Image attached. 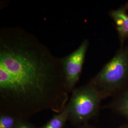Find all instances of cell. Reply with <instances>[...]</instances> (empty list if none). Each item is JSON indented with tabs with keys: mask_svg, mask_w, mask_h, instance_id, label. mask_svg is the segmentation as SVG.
Here are the masks:
<instances>
[{
	"mask_svg": "<svg viewBox=\"0 0 128 128\" xmlns=\"http://www.w3.org/2000/svg\"><path fill=\"white\" fill-rule=\"evenodd\" d=\"M69 92L61 58L22 28H0V112L22 120L45 110L58 114Z\"/></svg>",
	"mask_w": 128,
	"mask_h": 128,
	"instance_id": "obj_1",
	"label": "cell"
},
{
	"mask_svg": "<svg viewBox=\"0 0 128 128\" xmlns=\"http://www.w3.org/2000/svg\"><path fill=\"white\" fill-rule=\"evenodd\" d=\"M128 81V50L118 51L90 82L103 98L116 96L127 87Z\"/></svg>",
	"mask_w": 128,
	"mask_h": 128,
	"instance_id": "obj_2",
	"label": "cell"
},
{
	"mask_svg": "<svg viewBox=\"0 0 128 128\" xmlns=\"http://www.w3.org/2000/svg\"><path fill=\"white\" fill-rule=\"evenodd\" d=\"M102 99L100 92L90 82L74 88L66 105L68 120L75 127L86 124L98 114Z\"/></svg>",
	"mask_w": 128,
	"mask_h": 128,
	"instance_id": "obj_3",
	"label": "cell"
},
{
	"mask_svg": "<svg viewBox=\"0 0 128 128\" xmlns=\"http://www.w3.org/2000/svg\"><path fill=\"white\" fill-rule=\"evenodd\" d=\"M89 45V41L84 40L75 50L61 58L62 68L69 92L75 88L80 78Z\"/></svg>",
	"mask_w": 128,
	"mask_h": 128,
	"instance_id": "obj_4",
	"label": "cell"
},
{
	"mask_svg": "<svg viewBox=\"0 0 128 128\" xmlns=\"http://www.w3.org/2000/svg\"><path fill=\"white\" fill-rule=\"evenodd\" d=\"M128 6L112 10L109 12L110 17L114 20L116 26L122 42L128 38V14L127 12Z\"/></svg>",
	"mask_w": 128,
	"mask_h": 128,
	"instance_id": "obj_5",
	"label": "cell"
},
{
	"mask_svg": "<svg viewBox=\"0 0 128 128\" xmlns=\"http://www.w3.org/2000/svg\"><path fill=\"white\" fill-rule=\"evenodd\" d=\"M110 107L115 112L128 119V88L118 94L110 104Z\"/></svg>",
	"mask_w": 128,
	"mask_h": 128,
	"instance_id": "obj_6",
	"label": "cell"
},
{
	"mask_svg": "<svg viewBox=\"0 0 128 128\" xmlns=\"http://www.w3.org/2000/svg\"><path fill=\"white\" fill-rule=\"evenodd\" d=\"M68 119V112L66 106L61 112L54 115L48 122L39 128H64Z\"/></svg>",
	"mask_w": 128,
	"mask_h": 128,
	"instance_id": "obj_7",
	"label": "cell"
},
{
	"mask_svg": "<svg viewBox=\"0 0 128 128\" xmlns=\"http://www.w3.org/2000/svg\"><path fill=\"white\" fill-rule=\"evenodd\" d=\"M20 120L12 115L0 112V128H15Z\"/></svg>",
	"mask_w": 128,
	"mask_h": 128,
	"instance_id": "obj_8",
	"label": "cell"
},
{
	"mask_svg": "<svg viewBox=\"0 0 128 128\" xmlns=\"http://www.w3.org/2000/svg\"><path fill=\"white\" fill-rule=\"evenodd\" d=\"M15 128H39L28 121V120L21 119L18 121Z\"/></svg>",
	"mask_w": 128,
	"mask_h": 128,
	"instance_id": "obj_9",
	"label": "cell"
},
{
	"mask_svg": "<svg viewBox=\"0 0 128 128\" xmlns=\"http://www.w3.org/2000/svg\"><path fill=\"white\" fill-rule=\"evenodd\" d=\"M78 128H97L96 127H94V126H91V125H89L88 124H85V125H84L82 126H81L80 127H78Z\"/></svg>",
	"mask_w": 128,
	"mask_h": 128,
	"instance_id": "obj_10",
	"label": "cell"
},
{
	"mask_svg": "<svg viewBox=\"0 0 128 128\" xmlns=\"http://www.w3.org/2000/svg\"><path fill=\"white\" fill-rule=\"evenodd\" d=\"M117 128H128V124H125L124 125H122L119 127Z\"/></svg>",
	"mask_w": 128,
	"mask_h": 128,
	"instance_id": "obj_11",
	"label": "cell"
}]
</instances>
